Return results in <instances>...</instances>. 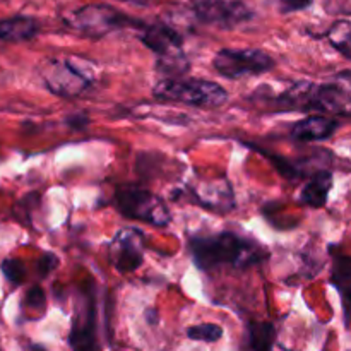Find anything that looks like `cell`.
Segmentation results:
<instances>
[{"label": "cell", "mask_w": 351, "mask_h": 351, "mask_svg": "<svg viewBox=\"0 0 351 351\" xmlns=\"http://www.w3.org/2000/svg\"><path fill=\"white\" fill-rule=\"evenodd\" d=\"M189 252L195 266L202 271H215L218 267L247 269L266 259V250L261 243L233 232L191 237Z\"/></svg>", "instance_id": "cell-1"}, {"label": "cell", "mask_w": 351, "mask_h": 351, "mask_svg": "<svg viewBox=\"0 0 351 351\" xmlns=\"http://www.w3.org/2000/svg\"><path fill=\"white\" fill-rule=\"evenodd\" d=\"M41 79L53 95L77 98L95 86L98 74L91 60L75 55L53 57L41 67Z\"/></svg>", "instance_id": "cell-2"}, {"label": "cell", "mask_w": 351, "mask_h": 351, "mask_svg": "<svg viewBox=\"0 0 351 351\" xmlns=\"http://www.w3.org/2000/svg\"><path fill=\"white\" fill-rule=\"evenodd\" d=\"M141 41L158 55L156 67L163 79L184 77L191 69L185 57L182 36L167 24H144L139 33Z\"/></svg>", "instance_id": "cell-3"}, {"label": "cell", "mask_w": 351, "mask_h": 351, "mask_svg": "<svg viewBox=\"0 0 351 351\" xmlns=\"http://www.w3.org/2000/svg\"><path fill=\"white\" fill-rule=\"evenodd\" d=\"M154 98L177 101L197 108H218L228 101V91L218 82L206 79H160L153 89Z\"/></svg>", "instance_id": "cell-4"}, {"label": "cell", "mask_w": 351, "mask_h": 351, "mask_svg": "<svg viewBox=\"0 0 351 351\" xmlns=\"http://www.w3.org/2000/svg\"><path fill=\"white\" fill-rule=\"evenodd\" d=\"M113 202L123 218L149 223L158 228H165L171 223V213L167 202L141 185L123 184L117 187Z\"/></svg>", "instance_id": "cell-5"}, {"label": "cell", "mask_w": 351, "mask_h": 351, "mask_svg": "<svg viewBox=\"0 0 351 351\" xmlns=\"http://www.w3.org/2000/svg\"><path fill=\"white\" fill-rule=\"evenodd\" d=\"M213 67L221 77L237 81L273 71L274 58L259 48H223L213 58Z\"/></svg>", "instance_id": "cell-6"}, {"label": "cell", "mask_w": 351, "mask_h": 351, "mask_svg": "<svg viewBox=\"0 0 351 351\" xmlns=\"http://www.w3.org/2000/svg\"><path fill=\"white\" fill-rule=\"evenodd\" d=\"M69 24L81 34L89 38H101L112 31L137 24L119 10L106 5H86L69 17Z\"/></svg>", "instance_id": "cell-7"}, {"label": "cell", "mask_w": 351, "mask_h": 351, "mask_svg": "<svg viewBox=\"0 0 351 351\" xmlns=\"http://www.w3.org/2000/svg\"><path fill=\"white\" fill-rule=\"evenodd\" d=\"M199 21L218 27H235L254 17L247 3L239 0H191Z\"/></svg>", "instance_id": "cell-8"}, {"label": "cell", "mask_w": 351, "mask_h": 351, "mask_svg": "<svg viewBox=\"0 0 351 351\" xmlns=\"http://www.w3.org/2000/svg\"><path fill=\"white\" fill-rule=\"evenodd\" d=\"M144 235L141 230L123 228L113 237L108 247L110 263L120 274L134 273L144 263Z\"/></svg>", "instance_id": "cell-9"}, {"label": "cell", "mask_w": 351, "mask_h": 351, "mask_svg": "<svg viewBox=\"0 0 351 351\" xmlns=\"http://www.w3.org/2000/svg\"><path fill=\"white\" fill-rule=\"evenodd\" d=\"M69 345L72 351H101L98 339V326H96V307L93 298H86L81 311H75L69 332Z\"/></svg>", "instance_id": "cell-10"}, {"label": "cell", "mask_w": 351, "mask_h": 351, "mask_svg": "<svg viewBox=\"0 0 351 351\" xmlns=\"http://www.w3.org/2000/svg\"><path fill=\"white\" fill-rule=\"evenodd\" d=\"M191 189V187H189ZM195 202L202 208L215 213H228L235 208V197L233 189L226 178H216V180L202 182L197 187L189 191Z\"/></svg>", "instance_id": "cell-11"}, {"label": "cell", "mask_w": 351, "mask_h": 351, "mask_svg": "<svg viewBox=\"0 0 351 351\" xmlns=\"http://www.w3.org/2000/svg\"><path fill=\"white\" fill-rule=\"evenodd\" d=\"M338 120L331 119L328 115H312L298 120L291 127V137L304 143L312 141H326L338 130Z\"/></svg>", "instance_id": "cell-12"}, {"label": "cell", "mask_w": 351, "mask_h": 351, "mask_svg": "<svg viewBox=\"0 0 351 351\" xmlns=\"http://www.w3.org/2000/svg\"><path fill=\"white\" fill-rule=\"evenodd\" d=\"M332 189V173L328 170H321L311 177V180L304 185L298 201L311 208H322L328 202L329 192Z\"/></svg>", "instance_id": "cell-13"}, {"label": "cell", "mask_w": 351, "mask_h": 351, "mask_svg": "<svg viewBox=\"0 0 351 351\" xmlns=\"http://www.w3.org/2000/svg\"><path fill=\"white\" fill-rule=\"evenodd\" d=\"M40 31V24L33 17L16 16L0 19V40L2 41H27L33 40Z\"/></svg>", "instance_id": "cell-14"}, {"label": "cell", "mask_w": 351, "mask_h": 351, "mask_svg": "<svg viewBox=\"0 0 351 351\" xmlns=\"http://www.w3.org/2000/svg\"><path fill=\"white\" fill-rule=\"evenodd\" d=\"M276 341V328L271 322H249L247 348L250 351H273Z\"/></svg>", "instance_id": "cell-15"}, {"label": "cell", "mask_w": 351, "mask_h": 351, "mask_svg": "<svg viewBox=\"0 0 351 351\" xmlns=\"http://www.w3.org/2000/svg\"><path fill=\"white\" fill-rule=\"evenodd\" d=\"M332 281L345 302L346 317H351V259H338L332 273Z\"/></svg>", "instance_id": "cell-16"}, {"label": "cell", "mask_w": 351, "mask_h": 351, "mask_svg": "<svg viewBox=\"0 0 351 351\" xmlns=\"http://www.w3.org/2000/svg\"><path fill=\"white\" fill-rule=\"evenodd\" d=\"M328 40L343 57L351 60V21H338L328 31Z\"/></svg>", "instance_id": "cell-17"}, {"label": "cell", "mask_w": 351, "mask_h": 351, "mask_svg": "<svg viewBox=\"0 0 351 351\" xmlns=\"http://www.w3.org/2000/svg\"><path fill=\"white\" fill-rule=\"evenodd\" d=\"M187 336L192 341H204V343H216L223 338V328L219 324H197L187 329Z\"/></svg>", "instance_id": "cell-18"}, {"label": "cell", "mask_w": 351, "mask_h": 351, "mask_svg": "<svg viewBox=\"0 0 351 351\" xmlns=\"http://www.w3.org/2000/svg\"><path fill=\"white\" fill-rule=\"evenodd\" d=\"M2 273L5 280L12 285H21L26 280V267L19 259H5L2 263Z\"/></svg>", "instance_id": "cell-19"}, {"label": "cell", "mask_w": 351, "mask_h": 351, "mask_svg": "<svg viewBox=\"0 0 351 351\" xmlns=\"http://www.w3.org/2000/svg\"><path fill=\"white\" fill-rule=\"evenodd\" d=\"M24 304L31 308H43L45 307V293L40 287H33L27 290L26 297H24Z\"/></svg>", "instance_id": "cell-20"}, {"label": "cell", "mask_w": 351, "mask_h": 351, "mask_svg": "<svg viewBox=\"0 0 351 351\" xmlns=\"http://www.w3.org/2000/svg\"><path fill=\"white\" fill-rule=\"evenodd\" d=\"M58 266V257L53 254H45L40 261H38V269H40L41 276H47L48 273L55 269Z\"/></svg>", "instance_id": "cell-21"}, {"label": "cell", "mask_w": 351, "mask_h": 351, "mask_svg": "<svg viewBox=\"0 0 351 351\" xmlns=\"http://www.w3.org/2000/svg\"><path fill=\"white\" fill-rule=\"evenodd\" d=\"M312 0H281V12H297L307 9Z\"/></svg>", "instance_id": "cell-22"}, {"label": "cell", "mask_w": 351, "mask_h": 351, "mask_svg": "<svg viewBox=\"0 0 351 351\" xmlns=\"http://www.w3.org/2000/svg\"><path fill=\"white\" fill-rule=\"evenodd\" d=\"M67 125H71L75 130L86 129L89 125V117L84 113H75V115L67 117Z\"/></svg>", "instance_id": "cell-23"}, {"label": "cell", "mask_w": 351, "mask_h": 351, "mask_svg": "<svg viewBox=\"0 0 351 351\" xmlns=\"http://www.w3.org/2000/svg\"><path fill=\"white\" fill-rule=\"evenodd\" d=\"M335 81L338 82L343 89H345L346 95L351 98V71H345V72H341V74H338L336 75Z\"/></svg>", "instance_id": "cell-24"}, {"label": "cell", "mask_w": 351, "mask_h": 351, "mask_svg": "<svg viewBox=\"0 0 351 351\" xmlns=\"http://www.w3.org/2000/svg\"><path fill=\"white\" fill-rule=\"evenodd\" d=\"M29 351H47L43 348V346H38V345H33V346H29Z\"/></svg>", "instance_id": "cell-25"}]
</instances>
